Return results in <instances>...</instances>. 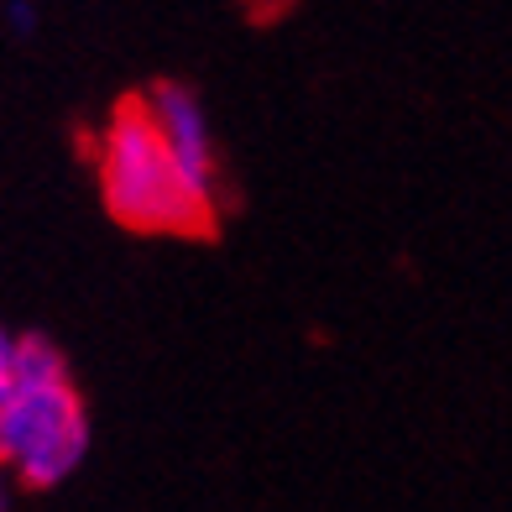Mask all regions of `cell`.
Returning <instances> with one entry per match:
<instances>
[{"instance_id":"cell-1","label":"cell","mask_w":512,"mask_h":512,"mask_svg":"<svg viewBox=\"0 0 512 512\" xmlns=\"http://www.w3.org/2000/svg\"><path fill=\"white\" fill-rule=\"evenodd\" d=\"M100 204L115 225L136 236H209L220 204L178 168L147 110V95H126L110 110L95 147Z\"/></svg>"},{"instance_id":"cell-2","label":"cell","mask_w":512,"mask_h":512,"mask_svg":"<svg viewBox=\"0 0 512 512\" xmlns=\"http://www.w3.org/2000/svg\"><path fill=\"white\" fill-rule=\"evenodd\" d=\"M89 455V413L48 335H16V387L0 403V460L16 486L53 492Z\"/></svg>"},{"instance_id":"cell-3","label":"cell","mask_w":512,"mask_h":512,"mask_svg":"<svg viewBox=\"0 0 512 512\" xmlns=\"http://www.w3.org/2000/svg\"><path fill=\"white\" fill-rule=\"evenodd\" d=\"M147 110H152L168 152L178 157V168L220 204L225 199V162H220V142H215V126H209L204 100L183 79H157L147 89Z\"/></svg>"},{"instance_id":"cell-4","label":"cell","mask_w":512,"mask_h":512,"mask_svg":"<svg viewBox=\"0 0 512 512\" xmlns=\"http://www.w3.org/2000/svg\"><path fill=\"white\" fill-rule=\"evenodd\" d=\"M11 387H16V335L0 324V403L11 398Z\"/></svg>"},{"instance_id":"cell-5","label":"cell","mask_w":512,"mask_h":512,"mask_svg":"<svg viewBox=\"0 0 512 512\" xmlns=\"http://www.w3.org/2000/svg\"><path fill=\"white\" fill-rule=\"evenodd\" d=\"M6 21H11L16 37H32V32H37V6H32V0H11V6H6Z\"/></svg>"},{"instance_id":"cell-6","label":"cell","mask_w":512,"mask_h":512,"mask_svg":"<svg viewBox=\"0 0 512 512\" xmlns=\"http://www.w3.org/2000/svg\"><path fill=\"white\" fill-rule=\"evenodd\" d=\"M11 481H16V476H11V465H6V460H0V512H6V507H11Z\"/></svg>"}]
</instances>
